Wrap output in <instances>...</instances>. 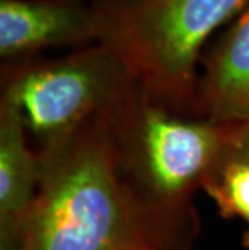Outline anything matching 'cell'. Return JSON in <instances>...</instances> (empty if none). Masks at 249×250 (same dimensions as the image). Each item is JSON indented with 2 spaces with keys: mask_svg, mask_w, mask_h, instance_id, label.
Wrapping results in <instances>:
<instances>
[{
  "mask_svg": "<svg viewBox=\"0 0 249 250\" xmlns=\"http://www.w3.org/2000/svg\"><path fill=\"white\" fill-rule=\"evenodd\" d=\"M91 2H94L97 7L105 10V12H109L110 15H113L116 12H120V10L126 8L130 3H133L135 0H91Z\"/></svg>",
  "mask_w": 249,
  "mask_h": 250,
  "instance_id": "obj_10",
  "label": "cell"
},
{
  "mask_svg": "<svg viewBox=\"0 0 249 250\" xmlns=\"http://www.w3.org/2000/svg\"><path fill=\"white\" fill-rule=\"evenodd\" d=\"M120 104L50 144L17 250H165L158 211L147 208L121 176L115 148Z\"/></svg>",
  "mask_w": 249,
  "mask_h": 250,
  "instance_id": "obj_1",
  "label": "cell"
},
{
  "mask_svg": "<svg viewBox=\"0 0 249 250\" xmlns=\"http://www.w3.org/2000/svg\"><path fill=\"white\" fill-rule=\"evenodd\" d=\"M226 160H238L249 163V123L225 126Z\"/></svg>",
  "mask_w": 249,
  "mask_h": 250,
  "instance_id": "obj_9",
  "label": "cell"
},
{
  "mask_svg": "<svg viewBox=\"0 0 249 250\" xmlns=\"http://www.w3.org/2000/svg\"><path fill=\"white\" fill-rule=\"evenodd\" d=\"M41 183V162L34 160L24 126L12 105L0 108V241L2 250H17Z\"/></svg>",
  "mask_w": 249,
  "mask_h": 250,
  "instance_id": "obj_6",
  "label": "cell"
},
{
  "mask_svg": "<svg viewBox=\"0 0 249 250\" xmlns=\"http://www.w3.org/2000/svg\"><path fill=\"white\" fill-rule=\"evenodd\" d=\"M249 0H135L113 13L115 44L142 87L158 99H186L207 39Z\"/></svg>",
  "mask_w": 249,
  "mask_h": 250,
  "instance_id": "obj_3",
  "label": "cell"
},
{
  "mask_svg": "<svg viewBox=\"0 0 249 250\" xmlns=\"http://www.w3.org/2000/svg\"><path fill=\"white\" fill-rule=\"evenodd\" d=\"M201 100L215 125L249 123V5L205 58Z\"/></svg>",
  "mask_w": 249,
  "mask_h": 250,
  "instance_id": "obj_7",
  "label": "cell"
},
{
  "mask_svg": "<svg viewBox=\"0 0 249 250\" xmlns=\"http://www.w3.org/2000/svg\"><path fill=\"white\" fill-rule=\"evenodd\" d=\"M113 17L91 0H0V55L109 41Z\"/></svg>",
  "mask_w": 249,
  "mask_h": 250,
  "instance_id": "obj_5",
  "label": "cell"
},
{
  "mask_svg": "<svg viewBox=\"0 0 249 250\" xmlns=\"http://www.w3.org/2000/svg\"><path fill=\"white\" fill-rule=\"evenodd\" d=\"M136 81L121 50L102 41L60 60L18 68L5 83L2 100L24 129L50 146L115 108Z\"/></svg>",
  "mask_w": 249,
  "mask_h": 250,
  "instance_id": "obj_2",
  "label": "cell"
},
{
  "mask_svg": "<svg viewBox=\"0 0 249 250\" xmlns=\"http://www.w3.org/2000/svg\"><path fill=\"white\" fill-rule=\"evenodd\" d=\"M136 129L147 179L162 199H177L207 173L225 146V126L172 115L136 81L123 102Z\"/></svg>",
  "mask_w": 249,
  "mask_h": 250,
  "instance_id": "obj_4",
  "label": "cell"
},
{
  "mask_svg": "<svg viewBox=\"0 0 249 250\" xmlns=\"http://www.w3.org/2000/svg\"><path fill=\"white\" fill-rule=\"evenodd\" d=\"M212 200L225 216H238L249 226V163L226 160L215 178L205 179ZM249 247V229L245 236Z\"/></svg>",
  "mask_w": 249,
  "mask_h": 250,
  "instance_id": "obj_8",
  "label": "cell"
}]
</instances>
